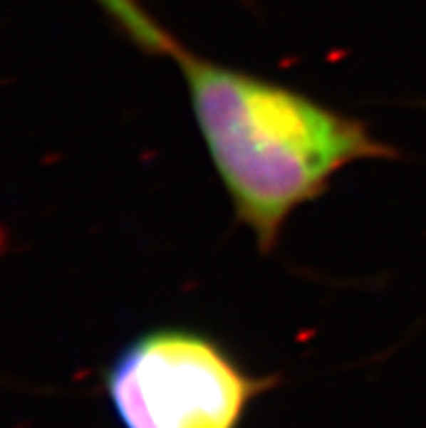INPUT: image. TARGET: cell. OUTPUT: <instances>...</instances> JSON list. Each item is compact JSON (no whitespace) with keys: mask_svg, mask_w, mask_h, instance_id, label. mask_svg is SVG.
<instances>
[{"mask_svg":"<svg viewBox=\"0 0 426 428\" xmlns=\"http://www.w3.org/2000/svg\"><path fill=\"white\" fill-rule=\"evenodd\" d=\"M172 61L235 220L261 252L276 248L287 220L324 196L339 172L400 155L368 122L289 85L207 59L183 44Z\"/></svg>","mask_w":426,"mask_h":428,"instance_id":"6da1fadb","label":"cell"},{"mask_svg":"<svg viewBox=\"0 0 426 428\" xmlns=\"http://www.w3.org/2000/svg\"><path fill=\"white\" fill-rule=\"evenodd\" d=\"M272 382L209 333L167 324L126 341L107 367L105 392L124 428H237Z\"/></svg>","mask_w":426,"mask_h":428,"instance_id":"7a4b0ae2","label":"cell"},{"mask_svg":"<svg viewBox=\"0 0 426 428\" xmlns=\"http://www.w3.org/2000/svg\"><path fill=\"white\" fill-rule=\"evenodd\" d=\"M92 3L107 16L118 33L124 35V39H129L135 48L146 55L172 59V55L183 44L137 0H92Z\"/></svg>","mask_w":426,"mask_h":428,"instance_id":"3957f363","label":"cell"}]
</instances>
